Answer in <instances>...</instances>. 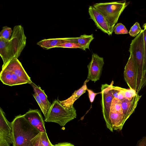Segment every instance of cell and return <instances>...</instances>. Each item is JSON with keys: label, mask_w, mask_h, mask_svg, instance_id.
Listing matches in <instances>:
<instances>
[{"label": "cell", "mask_w": 146, "mask_h": 146, "mask_svg": "<svg viewBox=\"0 0 146 146\" xmlns=\"http://www.w3.org/2000/svg\"><path fill=\"white\" fill-rule=\"evenodd\" d=\"M125 98L129 100H131L137 94L136 91L133 89L124 88V90Z\"/></svg>", "instance_id": "484cf974"}, {"label": "cell", "mask_w": 146, "mask_h": 146, "mask_svg": "<svg viewBox=\"0 0 146 146\" xmlns=\"http://www.w3.org/2000/svg\"><path fill=\"white\" fill-rule=\"evenodd\" d=\"M89 81V80L87 79L82 86L79 89L75 91L71 96L65 100L60 101V104L67 109L71 108L73 106L75 102L86 92L87 88L86 84Z\"/></svg>", "instance_id": "9a60e30c"}, {"label": "cell", "mask_w": 146, "mask_h": 146, "mask_svg": "<svg viewBox=\"0 0 146 146\" xmlns=\"http://www.w3.org/2000/svg\"><path fill=\"white\" fill-rule=\"evenodd\" d=\"M33 96L38 103L42 112L44 114V117H45L47 115V112L46 110L43 103L36 93H35L34 94H33Z\"/></svg>", "instance_id": "cb8c5ba5"}, {"label": "cell", "mask_w": 146, "mask_h": 146, "mask_svg": "<svg viewBox=\"0 0 146 146\" xmlns=\"http://www.w3.org/2000/svg\"><path fill=\"white\" fill-rule=\"evenodd\" d=\"M13 144L11 122L6 119L3 109L0 108V146H10Z\"/></svg>", "instance_id": "52a82bcc"}, {"label": "cell", "mask_w": 146, "mask_h": 146, "mask_svg": "<svg viewBox=\"0 0 146 146\" xmlns=\"http://www.w3.org/2000/svg\"><path fill=\"white\" fill-rule=\"evenodd\" d=\"M13 146H34L40 133L23 115L15 116L11 122Z\"/></svg>", "instance_id": "7a4b0ae2"}, {"label": "cell", "mask_w": 146, "mask_h": 146, "mask_svg": "<svg viewBox=\"0 0 146 146\" xmlns=\"http://www.w3.org/2000/svg\"><path fill=\"white\" fill-rule=\"evenodd\" d=\"M13 30L11 28L7 26L3 27L0 32V38L9 40L12 35Z\"/></svg>", "instance_id": "44dd1931"}, {"label": "cell", "mask_w": 146, "mask_h": 146, "mask_svg": "<svg viewBox=\"0 0 146 146\" xmlns=\"http://www.w3.org/2000/svg\"><path fill=\"white\" fill-rule=\"evenodd\" d=\"M120 87L113 86L111 89V92L113 98L117 99L118 94L120 91Z\"/></svg>", "instance_id": "f1b7e54d"}, {"label": "cell", "mask_w": 146, "mask_h": 146, "mask_svg": "<svg viewBox=\"0 0 146 146\" xmlns=\"http://www.w3.org/2000/svg\"><path fill=\"white\" fill-rule=\"evenodd\" d=\"M94 38L93 34L90 35L83 34L78 37H72L71 42L79 44L82 47L81 49L86 50L87 49H89L90 44Z\"/></svg>", "instance_id": "ac0fdd59"}, {"label": "cell", "mask_w": 146, "mask_h": 146, "mask_svg": "<svg viewBox=\"0 0 146 146\" xmlns=\"http://www.w3.org/2000/svg\"><path fill=\"white\" fill-rule=\"evenodd\" d=\"M129 3L124 0L96 3L93 6L105 18L111 35L120 15Z\"/></svg>", "instance_id": "277c9868"}, {"label": "cell", "mask_w": 146, "mask_h": 146, "mask_svg": "<svg viewBox=\"0 0 146 146\" xmlns=\"http://www.w3.org/2000/svg\"><path fill=\"white\" fill-rule=\"evenodd\" d=\"M34 146H43L41 141V133L39 134L37 137Z\"/></svg>", "instance_id": "f546056e"}, {"label": "cell", "mask_w": 146, "mask_h": 146, "mask_svg": "<svg viewBox=\"0 0 146 146\" xmlns=\"http://www.w3.org/2000/svg\"><path fill=\"white\" fill-rule=\"evenodd\" d=\"M129 51L136 65L137 78L136 92L138 94L146 85V56L144 49L143 30L132 40Z\"/></svg>", "instance_id": "3957f363"}, {"label": "cell", "mask_w": 146, "mask_h": 146, "mask_svg": "<svg viewBox=\"0 0 146 146\" xmlns=\"http://www.w3.org/2000/svg\"><path fill=\"white\" fill-rule=\"evenodd\" d=\"M52 146H74L73 144L68 142H62L53 145Z\"/></svg>", "instance_id": "d6a6232c"}, {"label": "cell", "mask_w": 146, "mask_h": 146, "mask_svg": "<svg viewBox=\"0 0 146 146\" xmlns=\"http://www.w3.org/2000/svg\"><path fill=\"white\" fill-rule=\"evenodd\" d=\"M56 47L68 48H79L80 49L82 48L81 46L79 44L77 43L71 42H65L58 46Z\"/></svg>", "instance_id": "d4e9b609"}, {"label": "cell", "mask_w": 146, "mask_h": 146, "mask_svg": "<svg viewBox=\"0 0 146 146\" xmlns=\"http://www.w3.org/2000/svg\"><path fill=\"white\" fill-rule=\"evenodd\" d=\"M41 139L43 146H52L50 141L46 132L41 133Z\"/></svg>", "instance_id": "4316f807"}, {"label": "cell", "mask_w": 146, "mask_h": 146, "mask_svg": "<svg viewBox=\"0 0 146 146\" xmlns=\"http://www.w3.org/2000/svg\"><path fill=\"white\" fill-rule=\"evenodd\" d=\"M104 63L103 58L93 53L91 61L87 65L88 74L87 79L95 82L99 80Z\"/></svg>", "instance_id": "ba28073f"}, {"label": "cell", "mask_w": 146, "mask_h": 146, "mask_svg": "<svg viewBox=\"0 0 146 146\" xmlns=\"http://www.w3.org/2000/svg\"><path fill=\"white\" fill-rule=\"evenodd\" d=\"M137 146H146V137H144L139 141Z\"/></svg>", "instance_id": "1f68e13d"}, {"label": "cell", "mask_w": 146, "mask_h": 146, "mask_svg": "<svg viewBox=\"0 0 146 146\" xmlns=\"http://www.w3.org/2000/svg\"><path fill=\"white\" fill-rule=\"evenodd\" d=\"M76 117V110L74 106L71 108L67 109L60 104L58 99L51 104L44 121L55 123L63 127Z\"/></svg>", "instance_id": "5b68a950"}, {"label": "cell", "mask_w": 146, "mask_h": 146, "mask_svg": "<svg viewBox=\"0 0 146 146\" xmlns=\"http://www.w3.org/2000/svg\"><path fill=\"white\" fill-rule=\"evenodd\" d=\"M113 81H112L110 85L106 84H102L101 87L102 99L101 104L102 112L107 127L111 131V128L110 123L109 115L110 111V106L113 97L111 92Z\"/></svg>", "instance_id": "8992f818"}, {"label": "cell", "mask_w": 146, "mask_h": 146, "mask_svg": "<svg viewBox=\"0 0 146 146\" xmlns=\"http://www.w3.org/2000/svg\"><path fill=\"white\" fill-rule=\"evenodd\" d=\"M109 119L112 132L121 131L126 121L123 114L117 112L110 111Z\"/></svg>", "instance_id": "2e32d148"}, {"label": "cell", "mask_w": 146, "mask_h": 146, "mask_svg": "<svg viewBox=\"0 0 146 146\" xmlns=\"http://www.w3.org/2000/svg\"><path fill=\"white\" fill-rule=\"evenodd\" d=\"M141 97V96H139L137 94L131 100L124 98L120 100L123 113L126 121L134 111L138 102Z\"/></svg>", "instance_id": "5bb4252c"}, {"label": "cell", "mask_w": 146, "mask_h": 146, "mask_svg": "<svg viewBox=\"0 0 146 146\" xmlns=\"http://www.w3.org/2000/svg\"><path fill=\"white\" fill-rule=\"evenodd\" d=\"M145 30V31H146V30Z\"/></svg>", "instance_id": "e575fe53"}, {"label": "cell", "mask_w": 146, "mask_h": 146, "mask_svg": "<svg viewBox=\"0 0 146 146\" xmlns=\"http://www.w3.org/2000/svg\"><path fill=\"white\" fill-rule=\"evenodd\" d=\"M110 110L111 112H117L123 113L121 101L113 98L111 102Z\"/></svg>", "instance_id": "ffe728a7"}, {"label": "cell", "mask_w": 146, "mask_h": 146, "mask_svg": "<svg viewBox=\"0 0 146 146\" xmlns=\"http://www.w3.org/2000/svg\"><path fill=\"white\" fill-rule=\"evenodd\" d=\"M143 35L144 39V46L145 51V53L146 56V32L143 29Z\"/></svg>", "instance_id": "836d02e7"}, {"label": "cell", "mask_w": 146, "mask_h": 146, "mask_svg": "<svg viewBox=\"0 0 146 146\" xmlns=\"http://www.w3.org/2000/svg\"><path fill=\"white\" fill-rule=\"evenodd\" d=\"M124 88L120 87V91L118 94L117 99L119 100H121L125 98L124 95Z\"/></svg>", "instance_id": "4dcf8cb0"}, {"label": "cell", "mask_w": 146, "mask_h": 146, "mask_svg": "<svg viewBox=\"0 0 146 146\" xmlns=\"http://www.w3.org/2000/svg\"><path fill=\"white\" fill-rule=\"evenodd\" d=\"M23 115L31 125L40 132H46L44 121L39 110L30 109Z\"/></svg>", "instance_id": "30bf717a"}, {"label": "cell", "mask_w": 146, "mask_h": 146, "mask_svg": "<svg viewBox=\"0 0 146 146\" xmlns=\"http://www.w3.org/2000/svg\"><path fill=\"white\" fill-rule=\"evenodd\" d=\"M26 39L21 25L14 26L9 40L0 38V55L3 62L2 68L13 58H18L25 46Z\"/></svg>", "instance_id": "6da1fadb"}, {"label": "cell", "mask_w": 146, "mask_h": 146, "mask_svg": "<svg viewBox=\"0 0 146 146\" xmlns=\"http://www.w3.org/2000/svg\"><path fill=\"white\" fill-rule=\"evenodd\" d=\"M86 91H88L90 101L91 103H92L93 102L97 94L100 93H95L91 90L88 88L86 89Z\"/></svg>", "instance_id": "83f0119b"}, {"label": "cell", "mask_w": 146, "mask_h": 146, "mask_svg": "<svg viewBox=\"0 0 146 146\" xmlns=\"http://www.w3.org/2000/svg\"><path fill=\"white\" fill-rule=\"evenodd\" d=\"M142 31L139 23L136 22L131 28L129 34L131 36L134 37L137 36Z\"/></svg>", "instance_id": "603a6c76"}, {"label": "cell", "mask_w": 146, "mask_h": 146, "mask_svg": "<svg viewBox=\"0 0 146 146\" xmlns=\"http://www.w3.org/2000/svg\"><path fill=\"white\" fill-rule=\"evenodd\" d=\"M0 80L3 84L10 86L27 84L14 73L5 69L1 71Z\"/></svg>", "instance_id": "4fadbf2b"}, {"label": "cell", "mask_w": 146, "mask_h": 146, "mask_svg": "<svg viewBox=\"0 0 146 146\" xmlns=\"http://www.w3.org/2000/svg\"><path fill=\"white\" fill-rule=\"evenodd\" d=\"M88 13L90 19L94 21L98 29L109 36L111 35L108 22L102 14L93 5L89 7Z\"/></svg>", "instance_id": "8fae6325"}, {"label": "cell", "mask_w": 146, "mask_h": 146, "mask_svg": "<svg viewBox=\"0 0 146 146\" xmlns=\"http://www.w3.org/2000/svg\"><path fill=\"white\" fill-rule=\"evenodd\" d=\"M113 31L117 35L124 34L129 33L125 26L121 23H117L115 26Z\"/></svg>", "instance_id": "7402d4cb"}, {"label": "cell", "mask_w": 146, "mask_h": 146, "mask_svg": "<svg viewBox=\"0 0 146 146\" xmlns=\"http://www.w3.org/2000/svg\"><path fill=\"white\" fill-rule=\"evenodd\" d=\"M72 38L44 39L38 42L36 44L45 49L56 48L58 46L67 42H71Z\"/></svg>", "instance_id": "e0dca14e"}, {"label": "cell", "mask_w": 146, "mask_h": 146, "mask_svg": "<svg viewBox=\"0 0 146 146\" xmlns=\"http://www.w3.org/2000/svg\"><path fill=\"white\" fill-rule=\"evenodd\" d=\"M5 69L11 71L18 77L30 84L32 82L30 77L26 73L21 63L15 58L9 62L2 69Z\"/></svg>", "instance_id": "7c38bea8"}, {"label": "cell", "mask_w": 146, "mask_h": 146, "mask_svg": "<svg viewBox=\"0 0 146 146\" xmlns=\"http://www.w3.org/2000/svg\"><path fill=\"white\" fill-rule=\"evenodd\" d=\"M125 80L130 89L136 90L137 72L135 61L130 54L124 72Z\"/></svg>", "instance_id": "9c48e42d"}, {"label": "cell", "mask_w": 146, "mask_h": 146, "mask_svg": "<svg viewBox=\"0 0 146 146\" xmlns=\"http://www.w3.org/2000/svg\"><path fill=\"white\" fill-rule=\"evenodd\" d=\"M30 84L33 88L34 92L37 94L43 103L48 113L52 104H51L48 101L47 96L44 90H42L40 87L37 86L33 82Z\"/></svg>", "instance_id": "d6986e66"}]
</instances>
